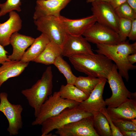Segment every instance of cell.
<instances>
[{
    "label": "cell",
    "mask_w": 136,
    "mask_h": 136,
    "mask_svg": "<svg viewBox=\"0 0 136 136\" xmlns=\"http://www.w3.org/2000/svg\"><path fill=\"white\" fill-rule=\"evenodd\" d=\"M68 58L77 71L88 76L101 78L107 79L114 64L107 57L97 53L78 54Z\"/></svg>",
    "instance_id": "obj_1"
},
{
    "label": "cell",
    "mask_w": 136,
    "mask_h": 136,
    "mask_svg": "<svg viewBox=\"0 0 136 136\" xmlns=\"http://www.w3.org/2000/svg\"><path fill=\"white\" fill-rule=\"evenodd\" d=\"M95 51L101 54L115 63L118 72L127 81L129 79L128 72L136 68L127 59L128 56L136 53V42L130 44L129 40L116 44H98Z\"/></svg>",
    "instance_id": "obj_2"
},
{
    "label": "cell",
    "mask_w": 136,
    "mask_h": 136,
    "mask_svg": "<svg viewBox=\"0 0 136 136\" xmlns=\"http://www.w3.org/2000/svg\"><path fill=\"white\" fill-rule=\"evenodd\" d=\"M53 75L51 66L48 67L41 78L30 88L22 90L29 105L34 109L35 117L42 105L51 95L53 89Z\"/></svg>",
    "instance_id": "obj_3"
},
{
    "label": "cell",
    "mask_w": 136,
    "mask_h": 136,
    "mask_svg": "<svg viewBox=\"0 0 136 136\" xmlns=\"http://www.w3.org/2000/svg\"><path fill=\"white\" fill-rule=\"evenodd\" d=\"M93 116L92 114L84 110L79 105L67 108L58 115L47 119L42 123L41 136H48L54 130L70 123Z\"/></svg>",
    "instance_id": "obj_4"
},
{
    "label": "cell",
    "mask_w": 136,
    "mask_h": 136,
    "mask_svg": "<svg viewBox=\"0 0 136 136\" xmlns=\"http://www.w3.org/2000/svg\"><path fill=\"white\" fill-rule=\"evenodd\" d=\"M122 77L114 64L107 78L112 92L111 96L105 101L108 107H116L129 99L136 100V92H131L127 89Z\"/></svg>",
    "instance_id": "obj_5"
},
{
    "label": "cell",
    "mask_w": 136,
    "mask_h": 136,
    "mask_svg": "<svg viewBox=\"0 0 136 136\" xmlns=\"http://www.w3.org/2000/svg\"><path fill=\"white\" fill-rule=\"evenodd\" d=\"M80 103L63 98L58 91L55 92L49 96L41 106L38 114L32 125H40L47 119L58 115L65 109L77 106Z\"/></svg>",
    "instance_id": "obj_6"
},
{
    "label": "cell",
    "mask_w": 136,
    "mask_h": 136,
    "mask_svg": "<svg viewBox=\"0 0 136 136\" xmlns=\"http://www.w3.org/2000/svg\"><path fill=\"white\" fill-rule=\"evenodd\" d=\"M37 29L52 42L61 47L67 33L59 17L48 16L34 20Z\"/></svg>",
    "instance_id": "obj_7"
},
{
    "label": "cell",
    "mask_w": 136,
    "mask_h": 136,
    "mask_svg": "<svg viewBox=\"0 0 136 136\" xmlns=\"http://www.w3.org/2000/svg\"><path fill=\"white\" fill-rule=\"evenodd\" d=\"M0 111L7 118L9 123L7 131L11 136L16 135L23 126L21 113L23 110L20 104H11L8 99L5 92L0 93Z\"/></svg>",
    "instance_id": "obj_8"
},
{
    "label": "cell",
    "mask_w": 136,
    "mask_h": 136,
    "mask_svg": "<svg viewBox=\"0 0 136 136\" xmlns=\"http://www.w3.org/2000/svg\"><path fill=\"white\" fill-rule=\"evenodd\" d=\"M87 40L94 44H116L121 42L118 33L97 22L83 34Z\"/></svg>",
    "instance_id": "obj_9"
},
{
    "label": "cell",
    "mask_w": 136,
    "mask_h": 136,
    "mask_svg": "<svg viewBox=\"0 0 136 136\" xmlns=\"http://www.w3.org/2000/svg\"><path fill=\"white\" fill-rule=\"evenodd\" d=\"M91 3V10L92 15L96 18L97 22L118 33L119 17L110 4L101 1H95Z\"/></svg>",
    "instance_id": "obj_10"
},
{
    "label": "cell",
    "mask_w": 136,
    "mask_h": 136,
    "mask_svg": "<svg viewBox=\"0 0 136 136\" xmlns=\"http://www.w3.org/2000/svg\"><path fill=\"white\" fill-rule=\"evenodd\" d=\"M93 118L70 123L57 129L55 133L60 136H99L94 127Z\"/></svg>",
    "instance_id": "obj_11"
},
{
    "label": "cell",
    "mask_w": 136,
    "mask_h": 136,
    "mask_svg": "<svg viewBox=\"0 0 136 136\" xmlns=\"http://www.w3.org/2000/svg\"><path fill=\"white\" fill-rule=\"evenodd\" d=\"M61 48L62 56L68 57L78 54L94 53L89 42L82 35L76 36L67 33Z\"/></svg>",
    "instance_id": "obj_12"
},
{
    "label": "cell",
    "mask_w": 136,
    "mask_h": 136,
    "mask_svg": "<svg viewBox=\"0 0 136 136\" xmlns=\"http://www.w3.org/2000/svg\"><path fill=\"white\" fill-rule=\"evenodd\" d=\"M71 0H37L33 18L34 20L44 16L58 17L61 10Z\"/></svg>",
    "instance_id": "obj_13"
},
{
    "label": "cell",
    "mask_w": 136,
    "mask_h": 136,
    "mask_svg": "<svg viewBox=\"0 0 136 136\" xmlns=\"http://www.w3.org/2000/svg\"><path fill=\"white\" fill-rule=\"evenodd\" d=\"M107 81V79L104 78L96 86L87 98L80 103L79 105L83 109L93 115L106 108V105L103 95Z\"/></svg>",
    "instance_id": "obj_14"
},
{
    "label": "cell",
    "mask_w": 136,
    "mask_h": 136,
    "mask_svg": "<svg viewBox=\"0 0 136 136\" xmlns=\"http://www.w3.org/2000/svg\"><path fill=\"white\" fill-rule=\"evenodd\" d=\"M59 18L67 33L71 35H82L84 32L97 22L95 17L91 15L77 19H70L60 15Z\"/></svg>",
    "instance_id": "obj_15"
},
{
    "label": "cell",
    "mask_w": 136,
    "mask_h": 136,
    "mask_svg": "<svg viewBox=\"0 0 136 136\" xmlns=\"http://www.w3.org/2000/svg\"><path fill=\"white\" fill-rule=\"evenodd\" d=\"M9 13L8 19L3 23H0V44L4 47L10 44L11 35L18 31L22 26V21L19 15L14 11Z\"/></svg>",
    "instance_id": "obj_16"
},
{
    "label": "cell",
    "mask_w": 136,
    "mask_h": 136,
    "mask_svg": "<svg viewBox=\"0 0 136 136\" xmlns=\"http://www.w3.org/2000/svg\"><path fill=\"white\" fill-rule=\"evenodd\" d=\"M35 39L21 34L18 32L13 33L10 39V44L13 47L12 54L8 56L9 60L20 61L25 50L33 43Z\"/></svg>",
    "instance_id": "obj_17"
},
{
    "label": "cell",
    "mask_w": 136,
    "mask_h": 136,
    "mask_svg": "<svg viewBox=\"0 0 136 136\" xmlns=\"http://www.w3.org/2000/svg\"><path fill=\"white\" fill-rule=\"evenodd\" d=\"M106 110L112 118L131 120L136 118V100L129 99L116 108L108 107Z\"/></svg>",
    "instance_id": "obj_18"
},
{
    "label": "cell",
    "mask_w": 136,
    "mask_h": 136,
    "mask_svg": "<svg viewBox=\"0 0 136 136\" xmlns=\"http://www.w3.org/2000/svg\"><path fill=\"white\" fill-rule=\"evenodd\" d=\"M29 63L9 60L0 67V87L10 78L19 76L28 66Z\"/></svg>",
    "instance_id": "obj_19"
},
{
    "label": "cell",
    "mask_w": 136,
    "mask_h": 136,
    "mask_svg": "<svg viewBox=\"0 0 136 136\" xmlns=\"http://www.w3.org/2000/svg\"><path fill=\"white\" fill-rule=\"evenodd\" d=\"M50 42L47 37L42 33L35 39L30 47L25 51L20 61L25 63L32 61L42 53Z\"/></svg>",
    "instance_id": "obj_20"
},
{
    "label": "cell",
    "mask_w": 136,
    "mask_h": 136,
    "mask_svg": "<svg viewBox=\"0 0 136 136\" xmlns=\"http://www.w3.org/2000/svg\"><path fill=\"white\" fill-rule=\"evenodd\" d=\"M62 54L61 47L50 42L42 53L32 61L46 65L53 64L58 57L62 56Z\"/></svg>",
    "instance_id": "obj_21"
},
{
    "label": "cell",
    "mask_w": 136,
    "mask_h": 136,
    "mask_svg": "<svg viewBox=\"0 0 136 136\" xmlns=\"http://www.w3.org/2000/svg\"><path fill=\"white\" fill-rule=\"evenodd\" d=\"M58 92L62 98L80 103L89 96L74 85L71 84L62 85Z\"/></svg>",
    "instance_id": "obj_22"
},
{
    "label": "cell",
    "mask_w": 136,
    "mask_h": 136,
    "mask_svg": "<svg viewBox=\"0 0 136 136\" xmlns=\"http://www.w3.org/2000/svg\"><path fill=\"white\" fill-rule=\"evenodd\" d=\"M93 115L94 127L99 136H112L109 124L104 115L100 112Z\"/></svg>",
    "instance_id": "obj_23"
},
{
    "label": "cell",
    "mask_w": 136,
    "mask_h": 136,
    "mask_svg": "<svg viewBox=\"0 0 136 136\" xmlns=\"http://www.w3.org/2000/svg\"><path fill=\"white\" fill-rule=\"evenodd\" d=\"M104 78L91 76L77 77L74 85L89 96L92 91Z\"/></svg>",
    "instance_id": "obj_24"
},
{
    "label": "cell",
    "mask_w": 136,
    "mask_h": 136,
    "mask_svg": "<svg viewBox=\"0 0 136 136\" xmlns=\"http://www.w3.org/2000/svg\"><path fill=\"white\" fill-rule=\"evenodd\" d=\"M53 64L62 74L66 80L67 84L74 85L77 77L73 73L69 65L62 57H58Z\"/></svg>",
    "instance_id": "obj_25"
},
{
    "label": "cell",
    "mask_w": 136,
    "mask_h": 136,
    "mask_svg": "<svg viewBox=\"0 0 136 136\" xmlns=\"http://www.w3.org/2000/svg\"><path fill=\"white\" fill-rule=\"evenodd\" d=\"M131 24L132 20L119 18L118 34L121 42L126 40L131 28Z\"/></svg>",
    "instance_id": "obj_26"
},
{
    "label": "cell",
    "mask_w": 136,
    "mask_h": 136,
    "mask_svg": "<svg viewBox=\"0 0 136 136\" xmlns=\"http://www.w3.org/2000/svg\"><path fill=\"white\" fill-rule=\"evenodd\" d=\"M119 18L132 20L136 19V12L126 2L114 9Z\"/></svg>",
    "instance_id": "obj_27"
},
{
    "label": "cell",
    "mask_w": 136,
    "mask_h": 136,
    "mask_svg": "<svg viewBox=\"0 0 136 136\" xmlns=\"http://www.w3.org/2000/svg\"><path fill=\"white\" fill-rule=\"evenodd\" d=\"M21 0H7L5 3H0V17L12 11H21Z\"/></svg>",
    "instance_id": "obj_28"
},
{
    "label": "cell",
    "mask_w": 136,
    "mask_h": 136,
    "mask_svg": "<svg viewBox=\"0 0 136 136\" xmlns=\"http://www.w3.org/2000/svg\"><path fill=\"white\" fill-rule=\"evenodd\" d=\"M111 118L114 125L120 131H136V124L132 119L125 120L115 119Z\"/></svg>",
    "instance_id": "obj_29"
},
{
    "label": "cell",
    "mask_w": 136,
    "mask_h": 136,
    "mask_svg": "<svg viewBox=\"0 0 136 136\" xmlns=\"http://www.w3.org/2000/svg\"><path fill=\"white\" fill-rule=\"evenodd\" d=\"M100 112L104 115L108 121L111 130L112 136H123L119 130L114 125L106 108L101 109Z\"/></svg>",
    "instance_id": "obj_30"
},
{
    "label": "cell",
    "mask_w": 136,
    "mask_h": 136,
    "mask_svg": "<svg viewBox=\"0 0 136 136\" xmlns=\"http://www.w3.org/2000/svg\"><path fill=\"white\" fill-rule=\"evenodd\" d=\"M128 37L129 40H136V19L132 20L131 26Z\"/></svg>",
    "instance_id": "obj_31"
},
{
    "label": "cell",
    "mask_w": 136,
    "mask_h": 136,
    "mask_svg": "<svg viewBox=\"0 0 136 136\" xmlns=\"http://www.w3.org/2000/svg\"><path fill=\"white\" fill-rule=\"evenodd\" d=\"M8 53L4 47L0 44V64H2L5 61L9 60L7 55Z\"/></svg>",
    "instance_id": "obj_32"
},
{
    "label": "cell",
    "mask_w": 136,
    "mask_h": 136,
    "mask_svg": "<svg viewBox=\"0 0 136 136\" xmlns=\"http://www.w3.org/2000/svg\"><path fill=\"white\" fill-rule=\"evenodd\" d=\"M126 0H111L109 3L115 9L126 2Z\"/></svg>",
    "instance_id": "obj_33"
},
{
    "label": "cell",
    "mask_w": 136,
    "mask_h": 136,
    "mask_svg": "<svg viewBox=\"0 0 136 136\" xmlns=\"http://www.w3.org/2000/svg\"><path fill=\"white\" fill-rule=\"evenodd\" d=\"M120 131L123 136H135L136 132L134 131L121 130Z\"/></svg>",
    "instance_id": "obj_34"
},
{
    "label": "cell",
    "mask_w": 136,
    "mask_h": 136,
    "mask_svg": "<svg viewBox=\"0 0 136 136\" xmlns=\"http://www.w3.org/2000/svg\"><path fill=\"white\" fill-rule=\"evenodd\" d=\"M127 59L131 64H133L136 62V53L128 55L127 57Z\"/></svg>",
    "instance_id": "obj_35"
},
{
    "label": "cell",
    "mask_w": 136,
    "mask_h": 136,
    "mask_svg": "<svg viewBox=\"0 0 136 136\" xmlns=\"http://www.w3.org/2000/svg\"><path fill=\"white\" fill-rule=\"evenodd\" d=\"M126 2L136 12V0H126Z\"/></svg>",
    "instance_id": "obj_36"
},
{
    "label": "cell",
    "mask_w": 136,
    "mask_h": 136,
    "mask_svg": "<svg viewBox=\"0 0 136 136\" xmlns=\"http://www.w3.org/2000/svg\"><path fill=\"white\" fill-rule=\"evenodd\" d=\"M111 0H86V2L87 3H91L92 2L98 1H101L109 3Z\"/></svg>",
    "instance_id": "obj_37"
}]
</instances>
